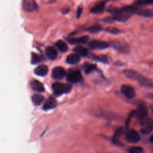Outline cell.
<instances>
[{
  "instance_id": "f1b7e54d",
  "label": "cell",
  "mask_w": 153,
  "mask_h": 153,
  "mask_svg": "<svg viewBox=\"0 0 153 153\" xmlns=\"http://www.w3.org/2000/svg\"><path fill=\"white\" fill-rule=\"evenodd\" d=\"M42 60V57L39 54L33 53L32 54V58H31V62L32 64H36L40 62Z\"/></svg>"
},
{
  "instance_id": "4fadbf2b",
  "label": "cell",
  "mask_w": 153,
  "mask_h": 153,
  "mask_svg": "<svg viewBox=\"0 0 153 153\" xmlns=\"http://www.w3.org/2000/svg\"><path fill=\"white\" fill-rule=\"evenodd\" d=\"M65 71L62 67H56L52 71V76L56 79H61L65 75Z\"/></svg>"
},
{
  "instance_id": "7402d4cb",
  "label": "cell",
  "mask_w": 153,
  "mask_h": 153,
  "mask_svg": "<svg viewBox=\"0 0 153 153\" xmlns=\"http://www.w3.org/2000/svg\"><path fill=\"white\" fill-rule=\"evenodd\" d=\"M123 129L122 127H119L117 131H115V134H114V136L112 137V141L115 144H118L119 143V139L121 134H123Z\"/></svg>"
},
{
  "instance_id": "d6986e66",
  "label": "cell",
  "mask_w": 153,
  "mask_h": 153,
  "mask_svg": "<svg viewBox=\"0 0 153 153\" xmlns=\"http://www.w3.org/2000/svg\"><path fill=\"white\" fill-rule=\"evenodd\" d=\"M48 67L46 65H41L36 67L35 70L34 72L36 75H39V76H44L47 74L48 72Z\"/></svg>"
},
{
  "instance_id": "ac0fdd59",
  "label": "cell",
  "mask_w": 153,
  "mask_h": 153,
  "mask_svg": "<svg viewBox=\"0 0 153 153\" xmlns=\"http://www.w3.org/2000/svg\"><path fill=\"white\" fill-rule=\"evenodd\" d=\"M45 54L51 60H54L56 58L57 56V50L51 46H48L45 49Z\"/></svg>"
},
{
  "instance_id": "3957f363",
  "label": "cell",
  "mask_w": 153,
  "mask_h": 153,
  "mask_svg": "<svg viewBox=\"0 0 153 153\" xmlns=\"http://www.w3.org/2000/svg\"><path fill=\"white\" fill-rule=\"evenodd\" d=\"M71 88L72 87L69 84H63L59 82H56L52 85L53 91L57 96L69 93L71 91Z\"/></svg>"
},
{
  "instance_id": "ffe728a7",
  "label": "cell",
  "mask_w": 153,
  "mask_h": 153,
  "mask_svg": "<svg viewBox=\"0 0 153 153\" xmlns=\"http://www.w3.org/2000/svg\"><path fill=\"white\" fill-rule=\"evenodd\" d=\"M136 14L145 17H153V10L141 9L139 8Z\"/></svg>"
},
{
  "instance_id": "5bb4252c",
  "label": "cell",
  "mask_w": 153,
  "mask_h": 153,
  "mask_svg": "<svg viewBox=\"0 0 153 153\" xmlns=\"http://www.w3.org/2000/svg\"><path fill=\"white\" fill-rule=\"evenodd\" d=\"M95 114L97 117L106 118V119H111V120L118 119V115H117L116 114H114L112 112H109L108 111H104L103 110L97 111Z\"/></svg>"
},
{
  "instance_id": "484cf974",
  "label": "cell",
  "mask_w": 153,
  "mask_h": 153,
  "mask_svg": "<svg viewBox=\"0 0 153 153\" xmlns=\"http://www.w3.org/2000/svg\"><path fill=\"white\" fill-rule=\"evenodd\" d=\"M56 45L58 48V49L62 52H66L68 49V47L66 44L61 40L57 41L56 42Z\"/></svg>"
},
{
  "instance_id": "ba28073f",
  "label": "cell",
  "mask_w": 153,
  "mask_h": 153,
  "mask_svg": "<svg viewBox=\"0 0 153 153\" xmlns=\"http://www.w3.org/2000/svg\"><path fill=\"white\" fill-rule=\"evenodd\" d=\"M22 5L23 9L29 12L35 11L38 7L35 0H23Z\"/></svg>"
},
{
  "instance_id": "d590c367",
  "label": "cell",
  "mask_w": 153,
  "mask_h": 153,
  "mask_svg": "<svg viewBox=\"0 0 153 153\" xmlns=\"http://www.w3.org/2000/svg\"><path fill=\"white\" fill-rule=\"evenodd\" d=\"M148 97H151V98H153V94H148Z\"/></svg>"
},
{
  "instance_id": "d4e9b609",
  "label": "cell",
  "mask_w": 153,
  "mask_h": 153,
  "mask_svg": "<svg viewBox=\"0 0 153 153\" xmlns=\"http://www.w3.org/2000/svg\"><path fill=\"white\" fill-rule=\"evenodd\" d=\"M102 30V27H101V26L99 25H97V24L91 25L89 27H88L87 29V30L88 32H89L90 33H95L99 32Z\"/></svg>"
},
{
  "instance_id": "e0dca14e",
  "label": "cell",
  "mask_w": 153,
  "mask_h": 153,
  "mask_svg": "<svg viewBox=\"0 0 153 153\" xmlns=\"http://www.w3.org/2000/svg\"><path fill=\"white\" fill-rule=\"evenodd\" d=\"M57 106V102L53 97H50L44 103L43 108L45 110H49L54 108Z\"/></svg>"
},
{
  "instance_id": "7c38bea8",
  "label": "cell",
  "mask_w": 153,
  "mask_h": 153,
  "mask_svg": "<svg viewBox=\"0 0 153 153\" xmlns=\"http://www.w3.org/2000/svg\"><path fill=\"white\" fill-rule=\"evenodd\" d=\"M106 1L103 0L98 2L94 5H93L90 9V13L93 14H100L102 13L105 8Z\"/></svg>"
},
{
  "instance_id": "d6a6232c",
  "label": "cell",
  "mask_w": 153,
  "mask_h": 153,
  "mask_svg": "<svg viewBox=\"0 0 153 153\" xmlns=\"http://www.w3.org/2000/svg\"><path fill=\"white\" fill-rule=\"evenodd\" d=\"M82 10H83V8L82 7H78V8H77V10H76V18L78 19L80 17L81 14H82Z\"/></svg>"
},
{
  "instance_id": "1f68e13d",
  "label": "cell",
  "mask_w": 153,
  "mask_h": 153,
  "mask_svg": "<svg viewBox=\"0 0 153 153\" xmlns=\"http://www.w3.org/2000/svg\"><path fill=\"white\" fill-rule=\"evenodd\" d=\"M128 152L130 153H142L143 152V149L140 146H134L130 148Z\"/></svg>"
},
{
  "instance_id": "4dcf8cb0",
  "label": "cell",
  "mask_w": 153,
  "mask_h": 153,
  "mask_svg": "<svg viewBox=\"0 0 153 153\" xmlns=\"http://www.w3.org/2000/svg\"><path fill=\"white\" fill-rule=\"evenodd\" d=\"M105 30L109 33H112V34H118L120 32V30L115 27H108L105 29Z\"/></svg>"
},
{
  "instance_id": "2e32d148",
  "label": "cell",
  "mask_w": 153,
  "mask_h": 153,
  "mask_svg": "<svg viewBox=\"0 0 153 153\" xmlns=\"http://www.w3.org/2000/svg\"><path fill=\"white\" fill-rule=\"evenodd\" d=\"M30 85L32 90L37 92H42L44 91L43 84L36 79H32L30 82Z\"/></svg>"
},
{
  "instance_id": "277c9868",
  "label": "cell",
  "mask_w": 153,
  "mask_h": 153,
  "mask_svg": "<svg viewBox=\"0 0 153 153\" xmlns=\"http://www.w3.org/2000/svg\"><path fill=\"white\" fill-rule=\"evenodd\" d=\"M111 46L120 53L128 54L130 52V47L126 43L120 41H112L111 42Z\"/></svg>"
},
{
  "instance_id": "4316f807",
  "label": "cell",
  "mask_w": 153,
  "mask_h": 153,
  "mask_svg": "<svg viewBox=\"0 0 153 153\" xmlns=\"http://www.w3.org/2000/svg\"><path fill=\"white\" fill-rule=\"evenodd\" d=\"M84 69L86 74H90L96 69V66L93 64H85L84 65Z\"/></svg>"
},
{
  "instance_id": "cb8c5ba5",
  "label": "cell",
  "mask_w": 153,
  "mask_h": 153,
  "mask_svg": "<svg viewBox=\"0 0 153 153\" xmlns=\"http://www.w3.org/2000/svg\"><path fill=\"white\" fill-rule=\"evenodd\" d=\"M32 99L33 104L37 106V105H39L43 102L44 99V97L41 94H36L33 95Z\"/></svg>"
},
{
  "instance_id": "e575fe53",
  "label": "cell",
  "mask_w": 153,
  "mask_h": 153,
  "mask_svg": "<svg viewBox=\"0 0 153 153\" xmlns=\"http://www.w3.org/2000/svg\"><path fill=\"white\" fill-rule=\"evenodd\" d=\"M150 141L153 143V134L150 137Z\"/></svg>"
},
{
  "instance_id": "6da1fadb",
  "label": "cell",
  "mask_w": 153,
  "mask_h": 153,
  "mask_svg": "<svg viewBox=\"0 0 153 153\" xmlns=\"http://www.w3.org/2000/svg\"><path fill=\"white\" fill-rule=\"evenodd\" d=\"M139 8V6L134 4L120 8L109 7L107 10L112 15V20L124 22L128 20L134 14H136Z\"/></svg>"
},
{
  "instance_id": "83f0119b",
  "label": "cell",
  "mask_w": 153,
  "mask_h": 153,
  "mask_svg": "<svg viewBox=\"0 0 153 153\" xmlns=\"http://www.w3.org/2000/svg\"><path fill=\"white\" fill-rule=\"evenodd\" d=\"M134 4L138 6L153 4V0H135Z\"/></svg>"
},
{
  "instance_id": "5b68a950",
  "label": "cell",
  "mask_w": 153,
  "mask_h": 153,
  "mask_svg": "<svg viewBox=\"0 0 153 153\" xmlns=\"http://www.w3.org/2000/svg\"><path fill=\"white\" fill-rule=\"evenodd\" d=\"M148 114V109L143 105H139L137 109L134 111V115H136L137 119L140 121V123L147 118Z\"/></svg>"
},
{
  "instance_id": "8fae6325",
  "label": "cell",
  "mask_w": 153,
  "mask_h": 153,
  "mask_svg": "<svg viewBox=\"0 0 153 153\" xmlns=\"http://www.w3.org/2000/svg\"><path fill=\"white\" fill-rule=\"evenodd\" d=\"M121 91L128 99L133 98L136 94L134 89L128 85H122L121 87Z\"/></svg>"
},
{
  "instance_id": "f546056e",
  "label": "cell",
  "mask_w": 153,
  "mask_h": 153,
  "mask_svg": "<svg viewBox=\"0 0 153 153\" xmlns=\"http://www.w3.org/2000/svg\"><path fill=\"white\" fill-rule=\"evenodd\" d=\"M89 57L91 58L93 60L99 61V62H103V63H105V62H108V60H107L106 57H105V56H95V55H93V54H90L89 56Z\"/></svg>"
},
{
  "instance_id": "9a60e30c",
  "label": "cell",
  "mask_w": 153,
  "mask_h": 153,
  "mask_svg": "<svg viewBox=\"0 0 153 153\" xmlns=\"http://www.w3.org/2000/svg\"><path fill=\"white\" fill-rule=\"evenodd\" d=\"M89 39L88 36L85 35L79 38H72L67 39L68 41L71 44H84L88 41Z\"/></svg>"
},
{
  "instance_id": "9c48e42d",
  "label": "cell",
  "mask_w": 153,
  "mask_h": 153,
  "mask_svg": "<svg viewBox=\"0 0 153 153\" xmlns=\"http://www.w3.org/2000/svg\"><path fill=\"white\" fill-rule=\"evenodd\" d=\"M82 79L81 73L79 71H73L70 72L67 75V80L72 83L79 82Z\"/></svg>"
},
{
  "instance_id": "7a4b0ae2",
  "label": "cell",
  "mask_w": 153,
  "mask_h": 153,
  "mask_svg": "<svg viewBox=\"0 0 153 153\" xmlns=\"http://www.w3.org/2000/svg\"><path fill=\"white\" fill-rule=\"evenodd\" d=\"M124 75L128 78L136 81L140 85L149 88H153V80L143 76L139 72L132 69H125Z\"/></svg>"
},
{
  "instance_id": "836d02e7",
  "label": "cell",
  "mask_w": 153,
  "mask_h": 153,
  "mask_svg": "<svg viewBox=\"0 0 153 153\" xmlns=\"http://www.w3.org/2000/svg\"><path fill=\"white\" fill-rule=\"evenodd\" d=\"M134 111H133L130 115H129V116H128V118H127V121H126V127H128V125H129V123H130V120H131V118L134 116Z\"/></svg>"
},
{
  "instance_id": "8992f818",
  "label": "cell",
  "mask_w": 153,
  "mask_h": 153,
  "mask_svg": "<svg viewBox=\"0 0 153 153\" xmlns=\"http://www.w3.org/2000/svg\"><path fill=\"white\" fill-rule=\"evenodd\" d=\"M142 127L140 131L143 134H148L153 131V121L148 118L145 119L140 123Z\"/></svg>"
},
{
  "instance_id": "30bf717a",
  "label": "cell",
  "mask_w": 153,
  "mask_h": 153,
  "mask_svg": "<svg viewBox=\"0 0 153 153\" xmlns=\"http://www.w3.org/2000/svg\"><path fill=\"white\" fill-rule=\"evenodd\" d=\"M109 46L108 43L100 40H93L89 43V47L94 50H103Z\"/></svg>"
},
{
  "instance_id": "603a6c76",
  "label": "cell",
  "mask_w": 153,
  "mask_h": 153,
  "mask_svg": "<svg viewBox=\"0 0 153 153\" xmlns=\"http://www.w3.org/2000/svg\"><path fill=\"white\" fill-rule=\"evenodd\" d=\"M74 51L78 54L79 56H87L88 54V50L87 49L82 47H76L74 48Z\"/></svg>"
},
{
  "instance_id": "52a82bcc",
  "label": "cell",
  "mask_w": 153,
  "mask_h": 153,
  "mask_svg": "<svg viewBox=\"0 0 153 153\" xmlns=\"http://www.w3.org/2000/svg\"><path fill=\"white\" fill-rule=\"evenodd\" d=\"M126 140L130 143H136L140 140V135L139 134L134 130L131 129L127 131L126 134Z\"/></svg>"
},
{
  "instance_id": "44dd1931",
  "label": "cell",
  "mask_w": 153,
  "mask_h": 153,
  "mask_svg": "<svg viewBox=\"0 0 153 153\" xmlns=\"http://www.w3.org/2000/svg\"><path fill=\"white\" fill-rule=\"evenodd\" d=\"M80 60V56L78 54H71L66 58V62L69 64H76Z\"/></svg>"
}]
</instances>
